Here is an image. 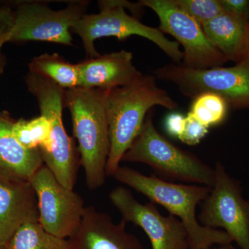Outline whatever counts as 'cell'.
I'll return each instance as SVG.
<instances>
[{"label":"cell","instance_id":"cell-1","mask_svg":"<svg viewBox=\"0 0 249 249\" xmlns=\"http://www.w3.org/2000/svg\"><path fill=\"white\" fill-rule=\"evenodd\" d=\"M154 75L142 74L132 84L104 91L109 124L110 150L106 174L113 177L123 157L142 129L147 114L156 106L173 110L178 103L157 84Z\"/></svg>","mask_w":249,"mask_h":249},{"label":"cell","instance_id":"cell-2","mask_svg":"<svg viewBox=\"0 0 249 249\" xmlns=\"http://www.w3.org/2000/svg\"><path fill=\"white\" fill-rule=\"evenodd\" d=\"M113 178L146 196L151 202L164 207L184 224L190 249H204L214 245H231L224 231L201 226L196 217L197 206L206 199L211 188L165 181L155 175L146 176L129 167H119Z\"/></svg>","mask_w":249,"mask_h":249},{"label":"cell","instance_id":"cell-3","mask_svg":"<svg viewBox=\"0 0 249 249\" xmlns=\"http://www.w3.org/2000/svg\"><path fill=\"white\" fill-rule=\"evenodd\" d=\"M64 107L71 114L87 186L90 190L98 189L106 183V166L110 150L104 91L80 87L66 89Z\"/></svg>","mask_w":249,"mask_h":249},{"label":"cell","instance_id":"cell-4","mask_svg":"<svg viewBox=\"0 0 249 249\" xmlns=\"http://www.w3.org/2000/svg\"><path fill=\"white\" fill-rule=\"evenodd\" d=\"M100 12L85 14L72 27L71 32L79 36L88 58H96L100 54L95 49L96 39L115 37L119 40L139 36L151 41L174 62L182 61L183 53L177 41L169 40L158 28L149 27L139 20L144 13L140 2L124 0H102L98 1Z\"/></svg>","mask_w":249,"mask_h":249},{"label":"cell","instance_id":"cell-5","mask_svg":"<svg viewBox=\"0 0 249 249\" xmlns=\"http://www.w3.org/2000/svg\"><path fill=\"white\" fill-rule=\"evenodd\" d=\"M153 116L154 111L151 110L122 161L146 164L157 178L165 181L196 183L212 188L214 168L160 134L154 124Z\"/></svg>","mask_w":249,"mask_h":249},{"label":"cell","instance_id":"cell-6","mask_svg":"<svg viewBox=\"0 0 249 249\" xmlns=\"http://www.w3.org/2000/svg\"><path fill=\"white\" fill-rule=\"evenodd\" d=\"M25 83L37 100L40 115L51 124L48 151L41 154L46 165L59 182L70 189L76 183L80 155L74 140L69 136L62 121L65 89L47 77L28 71Z\"/></svg>","mask_w":249,"mask_h":249},{"label":"cell","instance_id":"cell-7","mask_svg":"<svg viewBox=\"0 0 249 249\" xmlns=\"http://www.w3.org/2000/svg\"><path fill=\"white\" fill-rule=\"evenodd\" d=\"M157 79L170 82L188 98L213 93L234 109H249V70L242 64L231 67L192 69L170 64L154 70Z\"/></svg>","mask_w":249,"mask_h":249},{"label":"cell","instance_id":"cell-8","mask_svg":"<svg viewBox=\"0 0 249 249\" xmlns=\"http://www.w3.org/2000/svg\"><path fill=\"white\" fill-rule=\"evenodd\" d=\"M214 170V184L200 204L198 221L204 227L222 229L240 249H249V201L222 163L217 162Z\"/></svg>","mask_w":249,"mask_h":249},{"label":"cell","instance_id":"cell-9","mask_svg":"<svg viewBox=\"0 0 249 249\" xmlns=\"http://www.w3.org/2000/svg\"><path fill=\"white\" fill-rule=\"evenodd\" d=\"M89 1H71L63 9L49 7L45 1L18 3L16 20L9 42L29 41L73 46L71 29L86 14Z\"/></svg>","mask_w":249,"mask_h":249},{"label":"cell","instance_id":"cell-10","mask_svg":"<svg viewBox=\"0 0 249 249\" xmlns=\"http://www.w3.org/2000/svg\"><path fill=\"white\" fill-rule=\"evenodd\" d=\"M140 2L158 16L159 30L173 36L183 46L182 66L198 70L222 67L228 62L208 40L200 24L175 4L173 0H142Z\"/></svg>","mask_w":249,"mask_h":249},{"label":"cell","instance_id":"cell-11","mask_svg":"<svg viewBox=\"0 0 249 249\" xmlns=\"http://www.w3.org/2000/svg\"><path fill=\"white\" fill-rule=\"evenodd\" d=\"M29 182L37 196L41 226L52 235L68 239L79 225L84 213L86 206L83 198L59 182L45 165Z\"/></svg>","mask_w":249,"mask_h":249},{"label":"cell","instance_id":"cell-12","mask_svg":"<svg viewBox=\"0 0 249 249\" xmlns=\"http://www.w3.org/2000/svg\"><path fill=\"white\" fill-rule=\"evenodd\" d=\"M109 199L122 219L140 227L151 242L152 249H190L186 227L178 217L162 215L151 202L142 204L124 187H116Z\"/></svg>","mask_w":249,"mask_h":249},{"label":"cell","instance_id":"cell-13","mask_svg":"<svg viewBox=\"0 0 249 249\" xmlns=\"http://www.w3.org/2000/svg\"><path fill=\"white\" fill-rule=\"evenodd\" d=\"M126 224L123 219L116 224L107 213L86 206L68 240L71 249H144L138 237L126 231Z\"/></svg>","mask_w":249,"mask_h":249},{"label":"cell","instance_id":"cell-14","mask_svg":"<svg viewBox=\"0 0 249 249\" xmlns=\"http://www.w3.org/2000/svg\"><path fill=\"white\" fill-rule=\"evenodd\" d=\"M79 87L109 90L132 84L142 76L133 63L132 52H120L100 55L78 63Z\"/></svg>","mask_w":249,"mask_h":249},{"label":"cell","instance_id":"cell-15","mask_svg":"<svg viewBox=\"0 0 249 249\" xmlns=\"http://www.w3.org/2000/svg\"><path fill=\"white\" fill-rule=\"evenodd\" d=\"M37 196L29 181L0 179V243L28 222H38Z\"/></svg>","mask_w":249,"mask_h":249},{"label":"cell","instance_id":"cell-16","mask_svg":"<svg viewBox=\"0 0 249 249\" xmlns=\"http://www.w3.org/2000/svg\"><path fill=\"white\" fill-rule=\"evenodd\" d=\"M14 122L9 112L0 111V179L30 181L43 160L40 150H27L18 142Z\"/></svg>","mask_w":249,"mask_h":249},{"label":"cell","instance_id":"cell-17","mask_svg":"<svg viewBox=\"0 0 249 249\" xmlns=\"http://www.w3.org/2000/svg\"><path fill=\"white\" fill-rule=\"evenodd\" d=\"M202 28L208 40L228 61H243L249 46V21L223 12Z\"/></svg>","mask_w":249,"mask_h":249},{"label":"cell","instance_id":"cell-18","mask_svg":"<svg viewBox=\"0 0 249 249\" xmlns=\"http://www.w3.org/2000/svg\"><path fill=\"white\" fill-rule=\"evenodd\" d=\"M29 71L47 77L63 89L79 87L78 64L67 61L58 53H43L35 57L28 64Z\"/></svg>","mask_w":249,"mask_h":249},{"label":"cell","instance_id":"cell-19","mask_svg":"<svg viewBox=\"0 0 249 249\" xmlns=\"http://www.w3.org/2000/svg\"><path fill=\"white\" fill-rule=\"evenodd\" d=\"M5 249H71V247L68 239L46 231L39 222H31L18 229Z\"/></svg>","mask_w":249,"mask_h":249},{"label":"cell","instance_id":"cell-20","mask_svg":"<svg viewBox=\"0 0 249 249\" xmlns=\"http://www.w3.org/2000/svg\"><path fill=\"white\" fill-rule=\"evenodd\" d=\"M12 130L14 137L24 148L40 150L41 154L48 151L51 124L45 116L15 121Z\"/></svg>","mask_w":249,"mask_h":249},{"label":"cell","instance_id":"cell-21","mask_svg":"<svg viewBox=\"0 0 249 249\" xmlns=\"http://www.w3.org/2000/svg\"><path fill=\"white\" fill-rule=\"evenodd\" d=\"M229 103L213 93H204L194 98L190 113L207 127L222 124L227 118Z\"/></svg>","mask_w":249,"mask_h":249},{"label":"cell","instance_id":"cell-22","mask_svg":"<svg viewBox=\"0 0 249 249\" xmlns=\"http://www.w3.org/2000/svg\"><path fill=\"white\" fill-rule=\"evenodd\" d=\"M173 1L201 27L224 12L219 0H173Z\"/></svg>","mask_w":249,"mask_h":249},{"label":"cell","instance_id":"cell-23","mask_svg":"<svg viewBox=\"0 0 249 249\" xmlns=\"http://www.w3.org/2000/svg\"><path fill=\"white\" fill-rule=\"evenodd\" d=\"M209 127L201 124L188 112L186 116L184 129L179 140L187 145H196L209 133Z\"/></svg>","mask_w":249,"mask_h":249},{"label":"cell","instance_id":"cell-24","mask_svg":"<svg viewBox=\"0 0 249 249\" xmlns=\"http://www.w3.org/2000/svg\"><path fill=\"white\" fill-rule=\"evenodd\" d=\"M16 20L15 10L9 6L0 7V52L1 47L9 42Z\"/></svg>","mask_w":249,"mask_h":249},{"label":"cell","instance_id":"cell-25","mask_svg":"<svg viewBox=\"0 0 249 249\" xmlns=\"http://www.w3.org/2000/svg\"><path fill=\"white\" fill-rule=\"evenodd\" d=\"M224 12L249 22V0H219Z\"/></svg>","mask_w":249,"mask_h":249},{"label":"cell","instance_id":"cell-26","mask_svg":"<svg viewBox=\"0 0 249 249\" xmlns=\"http://www.w3.org/2000/svg\"><path fill=\"white\" fill-rule=\"evenodd\" d=\"M185 122L186 116L178 112L171 113L165 119V129L171 137L179 139L184 129Z\"/></svg>","mask_w":249,"mask_h":249},{"label":"cell","instance_id":"cell-27","mask_svg":"<svg viewBox=\"0 0 249 249\" xmlns=\"http://www.w3.org/2000/svg\"><path fill=\"white\" fill-rule=\"evenodd\" d=\"M6 63H7V59H6L4 54L0 52V79H1L2 75L4 74Z\"/></svg>","mask_w":249,"mask_h":249},{"label":"cell","instance_id":"cell-28","mask_svg":"<svg viewBox=\"0 0 249 249\" xmlns=\"http://www.w3.org/2000/svg\"><path fill=\"white\" fill-rule=\"evenodd\" d=\"M242 65H245V67H247V68L249 69V46L248 49H247V54H246V56L245 59H244L243 61L240 62Z\"/></svg>","mask_w":249,"mask_h":249},{"label":"cell","instance_id":"cell-29","mask_svg":"<svg viewBox=\"0 0 249 249\" xmlns=\"http://www.w3.org/2000/svg\"><path fill=\"white\" fill-rule=\"evenodd\" d=\"M204 249H235L231 245H222L220 246V247H218V248H210Z\"/></svg>","mask_w":249,"mask_h":249},{"label":"cell","instance_id":"cell-30","mask_svg":"<svg viewBox=\"0 0 249 249\" xmlns=\"http://www.w3.org/2000/svg\"><path fill=\"white\" fill-rule=\"evenodd\" d=\"M0 249H5V245L0 243Z\"/></svg>","mask_w":249,"mask_h":249}]
</instances>
